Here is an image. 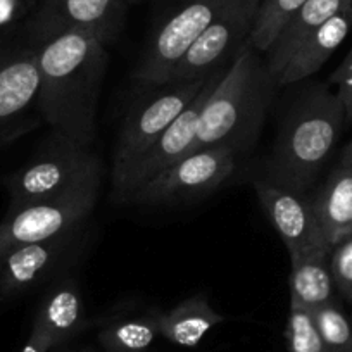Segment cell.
I'll return each instance as SVG.
<instances>
[{
  "label": "cell",
  "instance_id": "6da1fadb",
  "mask_svg": "<svg viewBox=\"0 0 352 352\" xmlns=\"http://www.w3.org/2000/svg\"><path fill=\"white\" fill-rule=\"evenodd\" d=\"M40 71L38 114L54 133L90 147L107 74V47L83 32H71L36 47Z\"/></svg>",
  "mask_w": 352,
  "mask_h": 352
},
{
  "label": "cell",
  "instance_id": "7a4b0ae2",
  "mask_svg": "<svg viewBox=\"0 0 352 352\" xmlns=\"http://www.w3.org/2000/svg\"><path fill=\"white\" fill-rule=\"evenodd\" d=\"M276 80L263 54L247 40L208 97L190 152L226 147L236 157L252 151L275 99Z\"/></svg>",
  "mask_w": 352,
  "mask_h": 352
},
{
  "label": "cell",
  "instance_id": "3957f363",
  "mask_svg": "<svg viewBox=\"0 0 352 352\" xmlns=\"http://www.w3.org/2000/svg\"><path fill=\"white\" fill-rule=\"evenodd\" d=\"M344 124V104L328 83L304 90L283 118L266 178L304 194L333 152Z\"/></svg>",
  "mask_w": 352,
  "mask_h": 352
},
{
  "label": "cell",
  "instance_id": "277c9868",
  "mask_svg": "<svg viewBox=\"0 0 352 352\" xmlns=\"http://www.w3.org/2000/svg\"><path fill=\"white\" fill-rule=\"evenodd\" d=\"M9 209L63 197L81 188L100 185V161L90 147H81L59 133L23 168L6 178Z\"/></svg>",
  "mask_w": 352,
  "mask_h": 352
},
{
  "label": "cell",
  "instance_id": "5b68a950",
  "mask_svg": "<svg viewBox=\"0 0 352 352\" xmlns=\"http://www.w3.org/2000/svg\"><path fill=\"white\" fill-rule=\"evenodd\" d=\"M206 81L208 76L197 80L169 81L161 85L155 92L142 97L128 111L123 126L118 133L111 171L113 190L118 199H121L124 185L135 168L168 130L169 124L197 97Z\"/></svg>",
  "mask_w": 352,
  "mask_h": 352
},
{
  "label": "cell",
  "instance_id": "8992f818",
  "mask_svg": "<svg viewBox=\"0 0 352 352\" xmlns=\"http://www.w3.org/2000/svg\"><path fill=\"white\" fill-rule=\"evenodd\" d=\"M124 0H42L18 30L19 45L36 47L64 33L83 32L109 45L123 28Z\"/></svg>",
  "mask_w": 352,
  "mask_h": 352
},
{
  "label": "cell",
  "instance_id": "52a82bcc",
  "mask_svg": "<svg viewBox=\"0 0 352 352\" xmlns=\"http://www.w3.org/2000/svg\"><path fill=\"white\" fill-rule=\"evenodd\" d=\"M230 0H180L148 40L133 78L148 87L168 83L178 60L223 12Z\"/></svg>",
  "mask_w": 352,
  "mask_h": 352
},
{
  "label": "cell",
  "instance_id": "ba28073f",
  "mask_svg": "<svg viewBox=\"0 0 352 352\" xmlns=\"http://www.w3.org/2000/svg\"><path fill=\"white\" fill-rule=\"evenodd\" d=\"M235 168L236 154L230 148H202L142 185L126 201L144 206H168L204 197L230 180Z\"/></svg>",
  "mask_w": 352,
  "mask_h": 352
},
{
  "label": "cell",
  "instance_id": "9c48e42d",
  "mask_svg": "<svg viewBox=\"0 0 352 352\" xmlns=\"http://www.w3.org/2000/svg\"><path fill=\"white\" fill-rule=\"evenodd\" d=\"M97 195L99 185H92L63 197L8 211L0 221V256L16 247L43 242L76 230L96 208Z\"/></svg>",
  "mask_w": 352,
  "mask_h": 352
},
{
  "label": "cell",
  "instance_id": "30bf717a",
  "mask_svg": "<svg viewBox=\"0 0 352 352\" xmlns=\"http://www.w3.org/2000/svg\"><path fill=\"white\" fill-rule=\"evenodd\" d=\"M40 71L32 47H0V145L14 142L36 126Z\"/></svg>",
  "mask_w": 352,
  "mask_h": 352
},
{
  "label": "cell",
  "instance_id": "8fae6325",
  "mask_svg": "<svg viewBox=\"0 0 352 352\" xmlns=\"http://www.w3.org/2000/svg\"><path fill=\"white\" fill-rule=\"evenodd\" d=\"M259 6L261 0H230L221 14L178 60L169 81L206 78L230 63L249 40Z\"/></svg>",
  "mask_w": 352,
  "mask_h": 352
},
{
  "label": "cell",
  "instance_id": "7c38bea8",
  "mask_svg": "<svg viewBox=\"0 0 352 352\" xmlns=\"http://www.w3.org/2000/svg\"><path fill=\"white\" fill-rule=\"evenodd\" d=\"M252 187L261 208L285 243L290 259L309 250H331L313 201L304 197V194L273 184L268 178H254Z\"/></svg>",
  "mask_w": 352,
  "mask_h": 352
},
{
  "label": "cell",
  "instance_id": "4fadbf2b",
  "mask_svg": "<svg viewBox=\"0 0 352 352\" xmlns=\"http://www.w3.org/2000/svg\"><path fill=\"white\" fill-rule=\"evenodd\" d=\"M230 63H232V60H230ZM230 63L223 64V66L218 67L214 73L209 74L208 81H206V85L202 87L201 92L197 94V97L185 107V111L180 116L169 124L168 130L161 135V138L155 142L154 147H152L151 151H148V154L142 159L140 164L135 168V171L131 173V176L128 178L120 201L126 202V199L130 197L135 190H138L142 185L151 182L152 178L161 175L162 171L171 168L173 164H176V162L182 161L184 157H187L192 145H194L195 137H197L199 118H201L202 109H204L206 100L211 96V92L216 88V85H218L219 81H221V78L225 76V73L230 67Z\"/></svg>",
  "mask_w": 352,
  "mask_h": 352
},
{
  "label": "cell",
  "instance_id": "5bb4252c",
  "mask_svg": "<svg viewBox=\"0 0 352 352\" xmlns=\"http://www.w3.org/2000/svg\"><path fill=\"white\" fill-rule=\"evenodd\" d=\"M74 230L0 256V297H16L49 278L73 245Z\"/></svg>",
  "mask_w": 352,
  "mask_h": 352
},
{
  "label": "cell",
  "instance_id": "9a60e30c",
  "mask_svg": "<svg viewBox=\"0 0 352 352\" xmlns=\"http://www.w3.org/2000/svg\"><path fill=\"white\" fill-rule=\"evenodd\" d=\"M87 327V314L81 289L74 278L57 283L40 304L33 320L32 331H36L52 347L69 340Z\"/></svg>",
  "mask_w": 352,
  "mask_h": 352
},
{
  "label": "cell",
  "instance_id": "2e32d148",
  "mask_svg": "<svg viewBox=\"0 0 352 352\" xmlns=\"http://www.w3.org/2000/svg\"><path fill=\"white\" fill-rule=\"evenodd\" d=\"M352 30V6L345 8L324 25L314 30L299 45L285 69L276 78L278 85H292L307 80L324 66L335 50L347 38Z\"/></svg>",
  "mask_w": 352,
  "mask_h": 352
},
{
  "label": "cell",
  "instance_id": "e0dca14e",
  "mask_svg": "<svg viewBox=\"0 0 352 352\" xmlns=\"http://www.w3.org/2000/svg\"><path fill=\"white\" fill-rule=\"evenodd\" d=\"M349 6H352V0H307L306 4L294 14V18L287 23L285 28L280 32L268 52L264 54V59H266L273 78L276 80L280 76V73L285 69L300 43L314 30L320 28L328 19L344 11Z\"/></svg>",
  "mask_w": 352,
  "mask_h": 352
},
{
  "label": "cell",
  "instance_id": "ac0fdd59",
  "mask_svg": "<svg viewBox=\"0 0 352 352\" xmlns=\"http://www.w3.org/2000/svg\"><path fill=\"white\" fill-rule=\"evenodd\" d=\"M313 202L328 245L352 236V168L338 164Z\"/></svg>",
  "mask_w": 352,
  "mask_h": 352
},
{
  "label": "cell",
  "instance_id": "d6986e66",
  "mask_svg": "<svg viewBox=\"0 0 352 352\" xmlns=\"http://www.w3.org/2000/svg\"><path fill=\"white\" fill-rule=\"evenodd\" d=\"M225 318L216 313L204 296L185 299L169 311H157L159 335L182 347H195L211 328L223 323Z\"/></svg>",
  "mask_w": 352,
  "mask_h": 352
},
{
  "label": "cell",
  "instance_id": "ffe728a7",
  "mask_svg": "<svg viewBox=\"0 0 352 352\" xmlns=\"http://www.w3.org/2000/svg\"><path fill=\"white\" fill-rule=\"evenodd\" d=\"M328 256V249H316L290 259V300L311 311L333 302L335 283Z\"/></svg>",
  "mask_w": 352,
  "mask_h": 352
},
{
  "label": "cell",
  "instance_id": "44dd1931",
  "mask_svg": "<svg viewBox=\"0 0 352 352\" xmlns=\"http://www.w3.org/2000/svg\"><path fill=\"white\" fill-rule=\"evenodd\" d=\"M159 335L157 311L145 316L124 318L106 324L99 340L106 352H144Z\"/></svg>",
  "mask_w": 352,
  "mask_h": 352
},
{
  "label": "cell",
  "instance_id": "7402d4cb",
  "mask_svg": "<svg viewBox=\"0 0 352 352\" xmlns=\"http://www.w3.org/2000/svg\"><path fill=\"white\" fill-rule=\"evenodd\" d=\"M307 0H261L249 42L259 54H266L287 23Z\"/></svg>",
  "mask_w": 352,
  "mask_h": 352
},
{
  "label": "cell",
  "instance_id": "603a6c76",
  "mask_svg": "<svg viewBox=\"0 0 352 352\" xmlns=\"http://www.w3.org/2000/svg\"><path fill=\"white\" fill-rule=\"evenodd\" d=\"M285 338L289 352H328L314 321L313 311L294 300H290Z\"/></svg>",
  "mask_w": 352,
  "mask_h": 352
},
{
  "label": "cell",
  "instance_id": "cb8c5ba5",
  "mask_svg": "<svg viewBox=\"0 0 352 352\" xmlns=\"http://www.w3.org/2000/svg\"><path fill=\"white\" fill-rule=\"evenodd\" d=\"M314 321L328 352H352V320L335 302L313 311Z\"/></svg>",
  "mask_w": 352,
  "mask_h": 352
},
{
  "label": "cell",
  "instance_id": "d4e9b609",
  "mask_svg": "<svg viewBox=\"0 0 352 352\" xmlns=\"http://www.w3.org/2000/svg\"><path fill=\"white\" fill-rule=\"evenodd\" d=\"M330 270L335 289L352 302V236L331 247Z\"/></svg>",
  "mask_w": 352,
  "mask_h": 352
},
{
  "label": "cell",
  "instance_id": "484cf974",
  "mask_svg": "<svg viewBox=\"0 0 352 352\" xmlns=\"http://www.w3.org/2000/svg\"><path fill=\"white\" fill-rule=\"evenodd\" d=\"M42 0H0V36H9L21 28Z\"/></svg>",
  "mask_w": 352,
  "mask_h": 352
},
{
  "label": "cell",
  "instance_id": "4316f807",
  "mask_svg": "<svg viewBox=\"0 0 352 352\" xmlns=\"http://www.w3.org/2000/svg\"><path fill=\"white\" fill-rule=\"evenodd\" d=\"M328 83L337 87L335 94L342 100L345 109V123H352V45L340 66L331 73Z\"/></svg>",
  "mask_w": 352,
  "mask_h": 352
},
{
  "label": "cell",
  "instance_id": "83f0119b",
  "mask_svg": "<svg viewBox=\"0 0 352 352\" xmlns=\"http://www.w3.org/2000/svg\"><path fill=\"white\" fill-rule=\"evenodd\" d=\"M50 349H52V344H50L45 337H42V335L36 333V331H32L28 342H26V345L23 347L21 352H49Z\"/></svg>",
  "mask_w": 352,
  "mask_h": 352
},
{
  "label": "cell",
  "instance_id": "f1b7e54d",
  "mask_svg": "<svg viewBox=\"0 0 352 352\" xmlns=\"http://www.w3.org/2000/svg\"><path fill=\"white\" fill-rule=\"evenodd\" d=\"M338 164L347 166V168H352V140L349 142V144L344 147V151H342L340 162H338Z\"/></svg>",
  "mask_w": 352,
  "mask_h": 352
},
{
  "label": "cell",
  "instance_id": "f546056e",
  "mask_svg": "<svg viewBox=\"0 0 352 352\" xmlns=\"http://www.w3.org/2000/svg\"><path fill=\"white\" fill-rule=\"evenodd\" d=\"M126 4H137V2H140V0H124Z\"/></svg>",
  "mask_w": 352,
  "mask_h": 352
},
{
  "label": "cell",
  "instance_id": "4dcf8cb0",
  "mask_svg": "<svg viewBox=\"0 0 352 352\" xmlns=\"http://www.w3.org/2000/svg\"><path fill=\"white\" fill-rule=\"evenodd\" d=\"M67 352H90L88 349H83V351H67Z\"/></svg>",
  "mask_w": 352,
  "mask_h": 352
}]
</instances>
